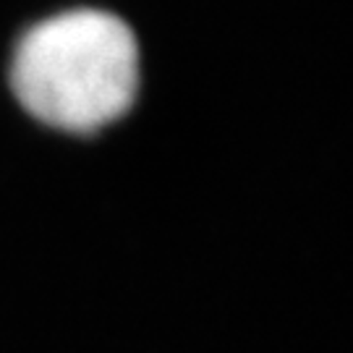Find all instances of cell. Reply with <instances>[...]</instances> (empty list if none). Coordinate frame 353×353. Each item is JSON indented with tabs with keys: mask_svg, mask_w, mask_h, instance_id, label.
<instances>
[{
	"mask_svg": "<svg viewBox=\"0 0 353 353\" xmlns=\"http://www.w3.org/2000/svg\"><path fill=\"white\" fill-rule=\"evenodd\" d=\"M11 81L37 121L89 134L131 108L139 92V48L113 13H61L19 42Z\"/></svg>",
	"mask_w": 353,
	"mask_h": 353,
	"instance_id": "cell-1",
	"label": "cell"
}]
</instances>
